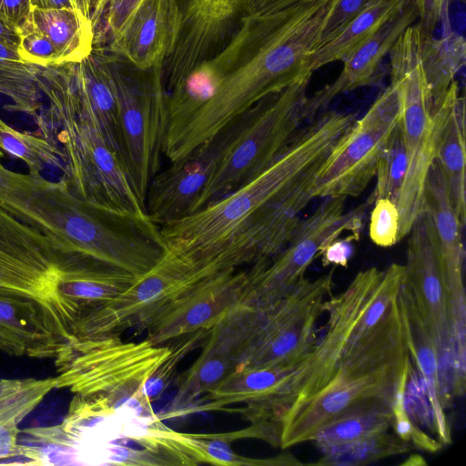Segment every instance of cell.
I'll use <instances>...</instances> for the list:
<instances>
[{
	"label": "cell",
	"instance_id": "obj_19",
	"mask_svg": "<svg viewBox=\"0 0 466 466\" xmlns=\"http://www.w3.org/2000/svg\"><path fill=\"white\" fill-rule=\"evenodd\" d=\"M394 127L377 123L365 115L357 118L319 168L315 198L360 195L375 177L380 156Z\"/></svg>",
	"mask_w": 466,
	"mask_h": 466
},
{
	"label": "cell",
	"instance_id": "obj_10",
	"mask_svg": "<svg viewBox=\"0 0 466 466\" xmlns=\"http://www.w3.org/2000/svg\"><path fill=\"white\" fill-rule=\"evenodd\" d=\"M309 80L268 96L251 108L248 121L221 155L192 213L254 178L289 144L309 120Z\"/></svg>",
	"mask_w": 466,
	"mask_h": 466
},
{
	"label": "cell",
	"instance_id": "obj_37",
	"mask_svg": "<svg viewBox=\"0 0 466 466\" xmlns=\"http://www.w3.org/2000/svg\"><path fill=\"white\" fill-rule=\"evenodd\" d=\"M391 408L360 410L340 416L325 425L313 442L320 449L389 431L393 420Z\"/></svg>",
	"mask_w": 466,
	"mask_h": 466
},
{
	"label": "cell",
	"instance_id": "obj_42",
	"mask_svg": "<svg viewBox=\"0 0 466 466\" xmlns=\"http://www.w3.org/2000/svg\"><path fill=\"white\" fill-rule=\"evenodd\" d=\"M408 369L409 366L401 378L392 404L393 420L391 429L398 437L410 446L428 452H437L441 450L443 445L413 423L405 410L404 390Z\"/></svg>",
	"mask_w": 466,
	"mask_h": 466
},
{
	"label": "cell",
	"instance_id": "obj_8",
	"mask_svg": "<svg viewBox=\"0 0 466 466\" xmlns=\"http://www.w3.org/2000/svg\"><path fill=\"white\" fill-rule=\"evenodd\" d=\"M382 274L377 268L360 271L342 292L326 299L325 333L271 398L267 409L270 424L279 429L282 414L320 390L352 346L380 322L369 313V307Z\"/></svg>",
	"mask_w": 466,
	"mask_h": 466
},
{
	"label": "cell",
	"instance_id": "obj_17",
	"mask_svg": "<svg viewBox=\"0 0 466 466\" xmlns=\"http://www.w3.org/2000/svg\"><path fill=\"white\" fill-rule=\"evenodd\" d=\"M251 108L187 156L170 162L168 167L157 173L145 199L147 214L153 222L161 226L192 213L221 155L248 121Z\"/></svg>",
	"mask_w": 466,
	"mask_h": 466
},
{
	"label": "cell",
	"instance_id": "obj_21",
	"mask_svg": "<svg viewBox=\"0 0 466 466\" xmlns=\"http://www.w3.org/2000/svg\"><path fill=\"white\" fill-rule=\"evenodd\" d=\"M250 289L249 268L221 274L152 323L145 331L146 338L155 344H166L199 329H210L245 300Z\"/></svg>",
	"mask_w": 466,
	"mask_h": 466
},
{
	"label": "cell",
	"instance_id": "obj_53",
	"mask_svg": "<svg viewBox=\"0 0 466 466\" xmlns=\"http://www.w3.org/2000/svg\"><path fill=\"white\" fill-rule=\"evenodd\" d=\"M0 42L15 46L19 45L18 27L0 15Z\"/></svg>",
	"mask_w": 466,
	"mask_h": 466
},
{
	"label": "cell",
	"instance_id": "obj_2",
	"mask_svg": "<svg viewBox=\"0 0 466 466\" xmlns=\"http://www.w3.org/2000/svg\"><path fill=\"white\" fill-rule=\"evenodd\" d=\"M356 120L353 113L334 110L317 115L254 178L203 208L159 226L168 248L208 266L250 220L273 214L301 216L315 198L319 168Z\"/></svg>",
	"mask_w": 466,
	"mask_h": 466
},
{
	"label": "cell",
	"instance_id": "obj_11",
	"mask_svg": "<svg viewBox=\"0 0 466 466\" xmlns=\"http://www.w3.org/2000/svg\"><path fill=\"white\" fill-rule=\"evenodd\" d=\"M65 254L0 207V296L30 315L50 350L62 342L55 292Z\"/></svg>",
	"mask_w": 466,
	"mask_h": 466
},
{
	"label": "cell",
	"instance_id": "obj_43",
	"mask_svg": "<svg viewBox=\"0 0 466 466\" xmlns=\"http://www.w3.org/2000/svg\"><path fill=\"white\" fill-rule=\"evenodd\" d=\"M404 408L413 423L435 432L433 410L426 388L410 360L404 390Z\"/></svg>",
	"mask_w": 466,
	"mask_h": 466
},
{
	"label": "cell",
	"instance_id": "obj_7",
	"mask_svg": "<svg viewBox=\"0 0 466 466\" xmlns=\"http://www.w3.org/2000/svg\"><path fill=\"white\" fill-rule=\"evenodd\" d=\"M172 344L148 339L126 341L120 336L76 339L62 346L54 365L56 389L98 395L113 408L141 406L150 400L144 386L168 357Z\"/></svg>",
	"mask_w": 466,
	"mask_h": 466
},
{
	"label": "cell",
	"instance_id": "obj_55",
	"mask_svg": "<svg viewBox=\"0 0 466 466\" xmlns=\"http://www.w3.org/2000/svg\"><path fill=\"white\" fill-rule=\"evenodd\" d=\"M24 61L18 52V46L0 42V63Z\"/></svg>",
	"mask_w": 466,
	"mask_h": 466
},
{
	"label": "cell",
	"instance_id": "obj_22",
	"mask_svg": "<svg viewBox=\"0 0 466 466\" xmlns=\"http://www.w3.org/2000/svg\"><path fill=\"white\" fill-rule=\"evenodd\" d=\"M418 20V11L410 0L395 16L389 20L370 39L346 59L338 77L313 96L308 97L306 108L309 120L339 95L356 88L371 86L379 74L383 58L400 35Z\"/></svg>",
	"mask_w": 466,
	"mask_h": 466
},
{
	"label": "cell",
	"instance_id": "obj_51",
	"mask_svg": "<svg viewBox=\"0 0 466 466\" xmlns=\"http://www.w3.org/2000/svg\"><path fill=\"white\" fill-rule=\"evenodd\" d=\"M308 0H247L243 16L246 15L274 11Z\"/></svg>",
	"mask_w": 466,
	"mask_h": 466
},
{
	"label": "cell",
	"instance_id": "obj_33",
	"mask_svg": "<svg viewBox=\"0 0 466 466\" xmlns=\"http://www.w3.org/2000/svg\"><path fill=\"white\" fill-rule=\"evenodd\" d=\"M247 0H188L182 29L193 40L212 46L224 40L243 16Z\"/></svg>",
	"mask_w": 466,
	"mask_h": 466
},
{
	"label": "cell",
	"instance_id": "obj_50",
	"mask_svg": "<svg viewBox=\"0 0 466 466\" xmlns=\"http://www.w3.org/2000/svg\"><path fill=\"white\" fill-rule=\"evenodd\" d=\"M30 0H0V15L19 28L32 13Z\"/></svg>",
	"mask_w": 466,
	"mask_h": 466
},
{
	"label": "cell",
	"instance_id": "obj_47",
	"mask_svg": "<svg viewBox=\"0 0 466 466\" xmlns=\"http://www.w3.org/2000/svg\"><path fill=\"white\" fill-rule=\"evenodd\" d=\"M453 0H413L417 11L419 25L425 36L433 35L436 27L443 16L449 15L450 5Z\"/></svg>",
	"mask_w": 466,
	"mask_h": 466
},
{
	"label": "cell",
	"instance_id": "obj_35",
	"mask_svg": "<svg viewBox=\"0 0 466 466\" xmlns=\"http://www.w3.org/2000/svg\"><path fill=\"white\" fill-rule=\"evenodd\" d=\"M0 351L11 356L47 359V344L30 315L0 296Z\"/></svg>",
	"mask_w": 466,
	"mask_h": 466
},
{
	"label": "cell",
	"instance_id": "obj_25",
	"mask_svg": "<svg viewBox=\"0 0 466 466\" xmlns=\"http://www.w3.org/2000/svg\"><path fill=\"white\" fill-rule=\"evenodd\" d=\"M397 304L410 361L423 380L432 407L434 434L442 445H449L451 443V432L442 405L436 344L415 297L404 280L397 297Z\"/></svg>",
	"mask_w": 466,
	"mask_h": 466
},
{
	"label": "cell",
	"instance_id": "obj_36",
	"mask_svg": "<svg viewBox=\"0 0 466 466\" xmlns=\"http://www.w3.org/2000/svg\"><path fill=\"white\" fill-rule=\"evenodd\" d=\"M0 147L21 159L29 174L37 176L48 167L64 169L62 151L43 136L19 131L0 117Z\"/></svg>",
	"mask_w": 466,
	"mask_h": 466
},
{
	"label": "cell",
	"instance_id": "obj_46",
	"mask_svg": "<svg viewBox=\"0 0 466 466\" xmlns=\"http://www.w3.org/2000/svg\"><path fill=\"white\" fill-rule=\"evenodd\" d=\"M140 0H103L101 10L94 25V33L102 25L111 38L121 27Z\"/></svg>",
	"mask_w": 466,
	"mask_h": 466
},
{
	"label": "cell",
	"instance_id": "obj_49",
	"mask_svg": "<svg viewBox=\"0 0 466 466\" xmlns=\"http://www.w3.org/2000/svg\"><path fill=\"white\" fill-rule=\"evenodd\" d=\"M360 236L350 234L343 238H336L323 248L321 262L324 267L334 265L346 268L354 253L353 242L359 240Z\"/></svg>",
	"mask_w": 466,
	"mask_h": 466
},
{
	"label": "cell",
	"instance_id": "obj_14",
	"mask_svg": "<svg viewBox=\"0 0 466 466\" xmlns=\"http://www.w3.org/2000/svg\"><path fill=\"white\" fill-rule=\"evenodd\" d=\"M311 215L301 219L285 248L267 263L250 267L251 289L247 302L268 308L280 300L304 277L324 247L344 232L360 236L368 198L346 210V198L328 197Z\"/></svg>",
	"mask_w": 466,
	"mask_h": 466
},
{
	"label": "cell",
	"instance_id": "obj_28",
	"mask_svg": "<svg viewBox=\"0 0 466 466\" xmlns=\"http://www.w3.org/2000/svg\"><path fill=\"white\" fill-rule=\"evenodd\" d=\"M410 1L376 0L365 6L332 36L319 44L311 59L312 70L329 63L344 62Z\"/></svg>",
	"mask_w": 466,
	"mask_h": 466
},
{
	"label": "cell",
	"instance_id": "obj_48",
	"mask_svg": "<svg viewBox=\"0 0 466 466\" xmlns=\"http://www.w3.org/2000/svg\"><path fill=\"white\" fill-rule=\"evenodd\" d=\"M375 1L376 0H339L326 24L321 42L332 36L357 13Z\"/></svg>",
	"mask_w": 466,
	"mask_h": 466
},
{
	"label": "cell",
	"instance_id": "obj_26",
	"mask_svg": "<svg viewBox=\"0 0 466 466\" xmlns=\"http://www.w3.org/2000/svg\"><path fill=\"white\" fill-rule=\"evenodd\" d=\"M296 366H268L249 368L238 366L204 397L202 403L194 405L189 413L217 410L234 403H244L241 410L245 419L255 423L279 387Z\"/></svg>",
	"mask_w": 466,
	"mask_h": 466
},
{
	"label": "cell",
	"instance_id": "obj_4",
	"mask_svg": "<svg viewBox=\"0 0 466 466\" xmlns=\"http://www.w3.org/2000/svg\"><path fill=\"white\" fill-rule=\"evenodd\" d=\"M176 431L157 413L75 394L61 424L25 430L48 465L191 466Z\"/></svg>",
	"mask_w": 466,
	"mask_h": 466
},
{
	"label": "cell",
	"instance_id": "obj_54",
	"mask_svg": "<svg viewBox=\"0 0 466 466\" xmlns=\"http://www.w3.org/2000/svg\"><path fill=\"white\" fill-rule=\"evenodd\" d=\"M32 7L42 9L75 8L72 0H30ZM76 9V8H75Z\"/></svg>",
	"mask_w": 466,
	"mask_h": 466
},
{
	"label": "cell",
	"instance_id": "obj_44",
	"mask_svg": "<svg viewBox=\"0 0 466 466\" xmlns=\"http://www.w3.org/2000/svg\"><path fill=\"white\" fill-rule=\"evenodd\" d=\"M18 33V52L25 62L37 66L62 63L53 44L34 25L31 15L19 26Z\"/></svg>",
	"mask_w": 466,
	"mask_h": 466
},
{
	"label": "cell",
	"instance_id": "obj_32",
	"mask_svg": "<svg viewBox=\"0 0 466 466\" xmlns=\"http://www.w3.org/2000/svg\"><path fill=\"white\" fill-rule=\"evenodd\" d=\"M236 368L228 356L205 340L199 357L176 377L177 394L165 417L188 414L194 400L216 387Z\"/></svg>",
	"mask_w": 466,
	"mask_h": 466
},
{
	"label": "cell",
	"instance_id": "obj_6",
	"mask_svg": "<svg viewBox=\"0 0 466 466\" xmlns=\"http://www.w3.org/2000/svg\"><path fill=\"white\" fill-rule=\"evenodd\" d=\"M46 118L64 156L62 181L78 198L119 212L147 215L119 155L82 109L66 62L37 66Z\"/></svg>",
	"mask_w": 466,
	"mask_h": 466
},
{
	"label": "cell",
	"instance_id": "obj_20",
	"mask_svg": "<svg viewBox=\"0 0 466 466\" xmlns=\"http://www.w3.org/2000/svg\"><path fill=\"white\" fill-rule=\"evenodd\" d=\"M181 24L178 0H140L110 38L109 51L142 70L164 66Z\"/></svg>",
	"mask_w": 466,
	"mask_h": 466
},
{
	"label": "cell",
	"instance_id": "obj_57",
	"mask_svg": "<svg viewBox=\"0 0 466 466\" xmlns=\"http://www.w3.org/2000/svg\"><path fill=\"white\" fill-rule=\"evenodd\" d=\"M4 157V151L0 147V192L3 187L4 178L7 172V168L3 165L2 158Z\"/></svg>",
	"mask_w": 466,
	"mask_h": 466
},
{
	"label": "cell",
	"instance_id": "obj_31",
	"mask_svg": "<svg viewBox=\"0 0 466 466\" xmlns=\"http://www.w3.org/2000/svg\"><path fill=\"white\" fill-rule=\"evenodd\" d=\"M34 25L53 44L62 63L80 62L94 48L92 22L75 8H34Z\"/></svg>",
	"mask_w": 466,
	"mask_h": 466
},
{
	"label": "cell",
	"instance_id": "obj_1",
	"mask_svg": "<svg viewBox=\"0 0 466 466\" xmlns=\"http://www.w3.org/2000/svg\"><path fill=\"white\" fill-rule=\"evenodd\" d=\"M339 0H308L242 16L207 60L218 82L211 96L166 133L163 154L177 161L265 97L310 79L312 56Z\"/></svg>",
	"mask_w": 466,
	"mask_h": 466
},
{
	"label": "cell",
	"instance_id": "obj_5",
	"mask_svg": "<svg viewBox=\"0 0 466 466\" xmlns=\"http://www.w3.org/2000/svg\"><path fill=\"white\" fill-rule=\"evenodd\" d=\"M410 360L396 299L348 351L328 383L282 414L279 448L313 441L325 425L347 413L391 408Z\"/></svg>",
	"mask_w": 466,
	"mask_h": 466
},
{
	"label": "cell",
	"instance_id": "obj_3",
	"mask_svg": "<svg viewBox=\"0 0 466 466\" xmlns=\"http://www.w3.org/2000/svg\"><path fill=\"white\" fill-rule=\"evenodd\" d=\"M0 207L49 238L63 252L141 276L168 251L160 228L138 216L84 200L62 181L7 170Z\"/></svg>",
	"mask_w": 466,
	"mask_h": 466
},
{
	"label": "cell",
	"instance_id": "obj_29",
	"mask_svg": "<svg viewBox=\"0 0 466 466\" xmlns=\"http://www.w3.org/2000/svg\"><path fill=\"white\" fill-rule=\"evenodd\" d=\"M442 33L439 38L422 35L421 64L428 88L431 112L433 115L465 65L466 43L461 35L452 30L450 16L441 19Z\"/></svg>",
	"mask_w": 466,
	"mask_h": 466
},
{
	"label": "cell",
	"instance_id": "obj_40",
	"mask_svg": "<svg viewBox=\"0 0 466 466\" xmlns=\"http://www.w3.org/2000/svg\"><path fill=\"white\" fill-rule=\"evenodd\" d=\"M56 378L4 380L0 385V424L22 421L56 389Z\"/></svg>",
	"mask_w": 466,
	"mask_h": 466
},
{
	"label": "cell",
	"instance_id": "obj_56",
	"mask_svg": "<svg viewBox=\"0 0 466 466\" xmlns=\"http://www.w3.org/2000/svg\"><path fill=\"white\" fill-rule=\"evenodd\" d=\"M426 464L427 461L420 454H411L406 461L400 463V465L406 466H420Z\"/></svg>",
	"mask_w": 466,
	"mask_h": 466
},
{
	"label": "cell",
	"instance_id": "obj_34",
	"mask_svg": "<svg viewBox=\"0 0 466 466\" xmlns=\"http://www.w3.org/2000/svg\"><path fill=\"white\" fill-rule=\"evenodd\" d=\"M321 457L310 465L317 466H360L379 460L403 454L411 446L394 432L389 431L367 435L350 441L319 449Z\"/></svg>",
	"mask_w": 466,
	"mask_h": 466
},
{
	"label": "cell",
	"instance_id": "obj_41",
	"mask_svg": "<svg viewBox=\"0 0 466 466\" xmlns=\"http://www.w3.org/2000/svg\"><path fill=\"white\" fill-rule=\"evenodd\" d=\"M209 329H199L185 335L178 342L172 343L168 357L147 380L144 386V394L153 402L170 386L177 376L179 363L194 350L202 347Z\"/></svg>",
	"mask_w": 466,
	"mask_h": 466
},
{
	"label": "cell",
	"instance_id": "obj_16",
	"mask_svg": "<svg viewBox=\"0 0 466 466\" xmlns=\"http://www.w3.org/2000/svg\"><path fill=\"white\" fill-rule=\"evenodd\" d=\"M404 282L412 291L434 339L441 385L455 386L451 298L435 227L422 208L407 235Z\"/></svg>",
	"mask_w": 466,
	"mask_h": 466
},
{
	"label": "cell",
	"instance_id": "obj_39",
	"mask_svg": "<svg viewBox=\"0 0 466 466\" xmlns=\"http://www.w3.org/2000/svg\"><path fill=\"white\" fill-rule=\"evenodd\" d=\"M407 165V153L400 120L390 131L378 161L375 188L372 195L368 198L372 204L378 198H388L397 205Z\"/></svg>",
	"mask_w": 466,
	"mask_h": 466
},
{
	"label": "cell",
	"instance_id": "obj_38",
	"mask_svg": "<svg viewBox=\"0 0 466 466\" xmlns=\"http://www.w3.org/2000/svg\"><path fill=\"white\" fill-rule=\"evenodd\" d=\"M0 94L11 99L9 110L37 118L44 97L37 82V65L25 61L0 63Z\"/></svg>",
	"mask_w": 466,
	"mask_h": 466
},
{
	"label": "cell",
	"instance_id": "obj_24",
	"mask_svg": "<svg viewBox=\"0 0 466 466\" xmlns=\"http://www.w3.org/2000/svg\"><path fill=\"white\" fill-rule=\"evenodd\" d=\"M431 217L451 298V310L466 306L463 282V227L451 203L444 175L436 160L424 185L423 204Z\"/></svg>",
	"mask_w": 466,
	"mask_h": 466
},
{
	"label": "cell",
	"instance_id": "obj_12",
	"mask_svg": "<svg viewBox=\"0 0 466 466\" xmlns=\"http://www.w3.org/2000/svg\"><path fill=\"white\" fill-rule=\"evenodd\" d=\"M226 272L215 271L169 248L127 290L82 318L71 341L145 332L198 288Z\"/></svg>",
	"mask_w": 466,
	"mask_h": 466
},
{
	"label": "cell",
	"instance_id": "obj_15",
	"mask_svg": "<svg viewBox=\"0 0 466 466\" xmlns=\"http://www.w3.org/2000/svg\"><path fill=\"white\" fill-rule=\"evenodd\" d=\"M332 268L309 279L304 277L280 300L265 309L260 328L238 366H296L317 342L316 324L332 294Z\"/></svg>",
	"mask_w": 466,
	"mask_h": 466
},
{
	"label": "cell",
	"instance_id": "obj_18",
	"mask_svg": "<svg viewBox=\"0 0 466 466\" xmlns=\"http://www.w3.org/2000/svg\"><path fill=\"white\" fill-rule=\"evenodd\" d=\"M139 277L89 257L66 254L55 292L64 345L72 340L82 318L117 298Z\"/></svg>",
	"mask_w": 466,
	"mask_h": 466
},
{
	"label": "cell",
	"instance_id": "obj_52",
	"mask_svg": "<svg viewBox=\"0 0 466 466\" xmlns=\"http://www.w3.org/2000/svg\"><path fill=\"white\" fill-rule=\"evenodd\" d=\"M72 2L75 8L89 19L94 25L101 10L103 0H72Z\"/></svg>",
	"mask_w": 466,
	"mask_h": 466
},
{
	"label": "cell",
	"instance_id": "obj_13",
	"mask_svg": "<svg viewBox=\"0 0 466 466\" xmlns=\"http://www.w3.org/2000/svg\"><path fill=\"white\" fill-rule=\"evenodd\" d=\"M108 60L116 92L121 157L135 193L145 206L148 186L158 172L167 133L164 66L142 70L114 54H108Z\"/></svg>",
	"mask_w": 466,
	"mask_h": 466
},
{
	"label": "cell",
	"instance_id": "obj_30",
	"mask_svg": "<svg viewBox=\"0 0 466 466\" xmlns=\"http://www.w3.org/2000/svg\"><path fill=\"white\" fill-rule=\"evenodd\" d=\"M255 425L223 433H188L177 431L181 445L199 463L220 466H286L303 465L291 453H281L268 459H253L241 456L234 451L231 442L243 438H258Z\"/></svg>",
	"mask_w": 466,
	"mask_h": 466
},
{
	"label": "cell",
	"instance_id": "obj_45",
	"mask_svg": "<svg viewBox=\"0 0 466 466\" xmlns=\"http://www.w3.org/2000/svg\"><path fill=\"white\" fill-rule=\"evenodd\" d=\"M373 205L369 224L370 238L379 247L390 248L398 242L397 205L388 198H378Z\"/></svg>",
	"mask_w": 466,
	"mask_h": 466
},
{
	"label": "cell",
	"instance_id": "obj_23",
	"mask_svg": "<svg viewBox=\"0 0 466 466\" xmlns=\"http://www.w3.org/2000/svg\"><path fill=\"white\" fill-rule=\"evenodd\" d=\"M69 73L79 106L121 157L117 99L108 54L104 48L94 46L80 62H69Z\"/></svg>",
	"mask_w": 466,
	"mask_h": 466
},
{
	"label": "cell",
	"instance_id": "obj_27",
	"mask_svg": "<svg viewBox=\"0 0 466 466\" xmlns=\"http://www.w3.org/2000/svg\"><path fill=\"white\" fill-rule=\"evenodd\" d=\"M435 160L449 189L452 208L462 227L465 201V100L454 80L444 98V113L438 134Z\"/></svg>",
	"mask_w": 466,
	"mask_h": 466
},
{
	"label": "cell",
	"instance_id": "obj_9",
	"mask_svg": "<svg viewBox=\"0 0 466 466\" xmlns=\"http://www.w3.org/2000/svg\"><path fill=\"white\" fill-rule=\"evenodd\" d=\"M421 43L422 33L415 23L400 35L389 53L390 82L398 86L401 95L400 125L408 159L397 202L398 242L407 237L422 209L424 185L435 160L444 113V100L433 115L431 112L421 64Z\"/></svg>",
	"mask_w": 466,
	"mask_h": 466
}]
</instances>
